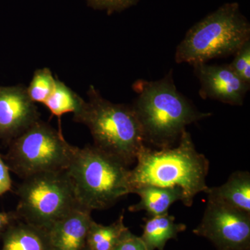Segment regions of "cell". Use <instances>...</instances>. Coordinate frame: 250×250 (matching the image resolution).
<instances>
[{"mask_svg":"<svg viewBox=\"0 0 250 250\" xmlns=\"http://www.w3.org/2000/svg\"><path fill=\"white\" fill-rule=\"evenodd\" d=\"M85 100L77 95L63 82L57 78L53 91L43 104L51 114L57 117L60 121L62 115L67 113L76 114L82 109Z\"/></svg>","mask_w":250,"mask_h":250,"instance_id":"e0dca14e","label":"cell"},{"mask_svg":"<svg viewBox=\"0 0 250 250\" xmlns=\"http://www.w3.org/2000/svg\"><path fill=\"white\" fill-rule=\"evenodd\" d=\"M193 233L208 239L218 250H250V214L208 201Z\"/></svg>","mask_w":250,"mask_h":250,"instance_id":"ba28073f","label":"cell"},{"mask_svg":"<svg viewBox=\"0 0 250 250\" xmlns=\"http://www.w3.org/2000/svg\"><path fill=\"white\" fill-rule=\"evenodd\" d=\"M65 170L79 204L91 211L110 208L131 193L129 167L94 146H75Z\"/></svg>","mask_w":250,"mask_h":250,"instance_id":"277c9868","label":"cell"},{"mask_svg":"<svg viewBox=\"0 0 250 250\" xmlns=\"http://www.w3.org/2000/svg\"><path fill=\"white\" fill-rule=\"evenodd\" d=\"M91 213L80 207L53 224L47 229L52 250H84Z\"/></svg>","mask_w":250,"mask_h":250,"instance_id":"8fae6325","label":"cell"},{"mask_svg":"<svg viewBox=\"0 0 250 250\" xmlns=\"http://www.w3.org/2000/svg\"><path fill=\"white\" fill-rule=\"evenodd\" d=\"M18 220L19 219L16 212H0V232Z\"/></svg>","mask_w":250,"mask_h":250,"instance_id":"603a6c76","label":"cell"},{"mask_svg":"<svg viewBox=\"0 0 250 250\" xmlns=\"http://www.w3.org/2000/svg\"><path fill=\"white\" fill-rule=\"evenodd\" d=\"M17 195L15 212L18 219L46 230L82 207L66 170L49 171L24 179Z\"/></svg>","mask_w":250,"mask_h":250,"instance_id":"8992f818","label":"cell"},{"mask_svg":"<svg viewBox=\"0 0 250 250\" xmlns=\"http://www.w3.org/2000/svg\"><path fill=\"white\" fill-rule=\"evenodd\" d=\"M84 250H89V249H88V248H87V247H86V248H85V249Z\"/></svg>","mask_w":250,"mask_h":250,"instance_id":"cb8c5ba5","label":"cell"},{"mask_svg":"<svg viewBox=\"0 0 250 250\" xmlns=\"http://www.w3.org/2000/svg\"><path fill=\"white\" fill-rule=\"evenodd\" d=\"M93 9L106 11L108 14L120 12L137 4L139 0H86Z\"/></svg>","mask_w":250,"mask_h":250,"instance_id":"ffe728a7","label":"cell"},{"mask_svg":"<svg viewBox=\"0 0 250 250\" xmlns=\"http://www.w3.org/2000/svg\"><path fill=\"white\" fill-rule=\"evenodd\" d=\"M200 82L199 91L202 99H212L233 106H242L250 84L242 80L229 64L192 65Z\"/></svg>","mask_w":250,"mask_h":250,"instance_id":"30bf717a","label":"cell"},{"mask_svg":"<svg viewBox=\"0 0 250 250\" xmlns=\"http://www.w3.org/2000/svg\"><path fill=\"white\" fill-rule=\"evenodd\" d=\"M131 193L137 194L140 201L130 206V212L145 210L148 217L168 213L169 208L174 202H185L183 190L179 187H162L154 185H141L135 187Z\"/></svg>","mask_w":250,"mask_h":250,"instance_id":"4fadbf2b","label":"cell"},{"mask_svg":"<svg viewBox=\"0 0 250 250\" xmlns=\"http://www.w3.org/2000/svg\"><path fill=\"white\" fill-rule=\"evenodd\" d=\"M132 88L137 97L131 106L142 128L145 143L158 149L173 147L188 125L211 116L198 111L177 90L172 71L159 80H137Z\"/></svg>","mask_w":250,"mask_h":250,"instance_id":"6da1fadb","label":"cell"},{"mask_svg":"<svg viewBox=\"0 0 250 250\" xmlns=\"http://www.w3.org/2000/svg\"><path fill=\"white\" fill-rule=\"evenodd\" d=\"M88 98L74 115V121L88 128L95 147L129 167L146 146L132 106L108 101L93 85L88 89Z\"/></svg>","mask_w":250,"mask_h":250,"instance_id":"3957f363","label":"cell"},{"mask_svg":"<svg viewBox=\"0 0 250 250\" xmlns=\"http://www.w3.org/2000/svg\"><path fill=\"white\" fill-rule=\"evenodd\" d=\"M40 119L23 85H0V139L11 142Z\"/></svg>","mask_w":250,"mask_h":250,"instance_id":"9c48e42d","label":"cell"},{"mask_svg":"<svg viewBox=\"0 0 250 250\" xmlns=\"http://www.w3.org/2000/svg\"><path fill=\"white\" fill-rule=\"evenodd\" d=\"M250 40V24L237 2L226 3L194 24L177 45V63L195 65L236 53Z\"/></svg>","mask_w":250,"mask_h":250,"instance_id":"5b68a950","label":"cell"},{"mask_svg":"<svg viewBox=\"0 0 250 250\" xmlns=\"http://www.w3.org/2000/svg\"><path fill=\"white\" fill-rule=\"evenodd\" d=\"M112 250H149L142 238L126 230Z\"/></svg>","mask_w":250,"mask_h":250,"instance_id":"44dd1931","label":"cell"},{"mask_svg":"<svg viewBox=\"0 0 250 250\" xmlns=\"http://www.w3.org/2000/svg\"><path fill=\"white\" fill-rule=\"evenodd\" d=\"M12 187L9 168L0 155V195L9 192Z\"/></svg>","mask_w":250,"mask_h":250,"instance_id":"7402d4cb","label":"cell"},{"mask_svg":"<svg viewBox=\"0 0 250 250\" xmlns=\"http://www.w3.org/2000/svg\"><path fill=\"white\" fill-rule=\"evenodd\" d=\"M10 143L8 167L22 179L66 170L75 147L64 139L62 129L41 120Z\"/></svg>","mask_w":250,"mask_h":250,"instance_id":"52a82bcc","label":"cell"},{"mask_svg":"<svg viewBox=\"0 0 250 250\" xmlns=\"http://www.w3.org/2000/svg\"><path fill=\"white\" fill-rule=\"evenodd\" d=\"M6 229L1 250H52L45 229L18 220Z\"/></svg>","mask_w":250,"mask_h":250,"instance_id":"5bb4252c","label":"cell"},{"mask_svg":"<svg viewBox=\"0 0 250 250\" xmlns=\"http://www.w3.org/2000/svg\"><path fill=\"white\" fill-rule=\"evenodd\" d=\"M176 147L154 149L145 146L131 170V192L141 185L179 187L183 190L186 207H191L194 197L208 189L206 182L209 161L195 149L191 135L184 131Z\"/></svg>","mask_w":250,"mask_h":250,"instance_id":"7a4b0ae2","label":"cell"},{"mask_svg":"<svg viewBox=\"0 0 250 250\" xmlns=\"http://www.w3.org/2000/svg\"><path fill=\"white\" fill-rule=\"evenodd\" d=\"M128 229L125 225L123 213L114 223L106 226L93 220L87 234L86 247L89 250H112Z\"/></svg>","mask_w":250,"mask_h":250,"instance_id":"2e32d148","label":"cell"},{"mask_svg":"<svg viewBox=\"0 0 250 250\" xmlns=\"http://www.w3.org/2000/svg\"><path fill=\"white\" fill-rule=\"evenodd\" d=\"M229 65L242 80L250 84V40L238 49Z\"/></svg>","mask_w":250,"mask_h":250,"instance_id":"d6986e66","label":"cell"},{"mask_svg":"<svg viewBox=\"0 0 250 250\" xmlns=\"http://www.w3.org/2000/svg\"><path fill=\"white\" fill-rule=\"evenodd\" d=\"M208 201L218 202L250 214V174L236 171L220 187L206 190Z\"/></svg>","mask_w":250,"mask_h":250,"instance_id":"7c38bea8","label":"cell"},{"mask_svg":"<svg viewBox=\"0 0 250 250\" xmlns=\"http://www.w3.org/2000/svg\"><path fill=\"white\" fill-rule=\"evenodd\" d=\"M141 238L149 250H164L167 242L177 239L179 233L185 231L184 224L177 223L173 215L166 214L148 217L145 220Z\"/></svg>","mask_w":250,"mask_h":250,"instance_id":"9a60e30c","label":"cell"},{"mask_svg":"<svg viewBox=\"0 0 250 250\" xmlns=\"http://www.w3.org/2000/svg\"><path fill=\"white\" fill-rule=\"evenodd\" d=\"M57 77L47 67L38 69L34 72L27 92L29 98L34 103L43 104L55 87Z\"/></svg>","mask_w":250,"mask_h":250,"instance_id":"ac0fdd59","label":"cell"}]
</instances>
